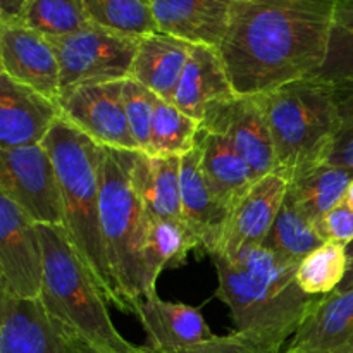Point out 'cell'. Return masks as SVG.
<instances>
[{"mask_svg": "<svg viewBox=\"0 0 353 353\" xmlns=\"http://www.w3.org/2000/svg\"><path fill=\"white\" fill-rule=\"evenodd\" d=\"M348 269L347 245L326 241L296 265V283L312 296H323L340 288Z\"/></svg>", "mask_w": 353, "mask_h": 353, "instance_id": "cell-29", "label": "cell"}, {"mask_svg": "<svg viewBox=\"0 0 353 353\" xmlns=\"http://www.w3.org/2000/svg\"><path fill=\"white\" fill-rule=\"evenodd\" d=\"M317 79L327 83L353 78V0H336L326 62Z\"/></svg>", "mask_w": 353, "mask_h": 353, "instance_id": "cell-31", "label": "cell"}, {"mask_svg": "<svg viewBox=\"0 0 353 353\" xmlns=\"http://www.w3.org/2000/svg\"><path fill=\"white\" fill-rule=\"evenodd\" d=\"M202 126L168 100H157L152 123L148 155L152 157H183L196 147Z\"/></svg>", "mask_w": 353, "mask_h": 353, "instance_id": "cell-27", "label": "cell"}, {"mask_svg": "<svg viewBox=\"0 0 353 353\" xmlns=\"http://www.w3.org/2000/svg\"><path fill=\"white\" fill-rule=\"evenodd\" d=\"M147 345L155 352H171L205 341L214 336L200 309L179 302H165L157 292L145 295L134 307Z\"/></svg>", "mask_w": 353, "mask_h": 353, "instance_id": "cell-16", "label": "cell"}, {"mask_svg": "<svg viewBox=\"0 0 353 353\" xmlns=\"http://www.w3.org/2000/svg\"><path fill=\"white\" fill-rule=\"evenodd\" d=\"M61 62V93L85 85L131 78L140 38L88 24L69 37L54 40Z\"/></svg>", "mask_w": 353, "mask_h": 353, "instance_id": "cell-7", "label": "cell"}, {"mask_svg": "<svg viewBox=\"0 0 353 353\" xmlns=\"http://www.w3.org/2000/svg\"><path fill=\"white\" fill-rule=\"evenodd\" d=\"M123 99L131 134H133L140 152L147 154L148 147H150L152 123H154L155 105H157L159 97L148 88H145L137 79L128 78L123 83Z\"/></svg>", "mask_w": 353, "mask_h": 353, "instance_id": "cell-32", "label": "cell"}, {"mask_svg": "<svg viewBox=\"0 0 353 353\" xmlns=\"http://www.w3.org/2000/svg\"><path fill=\"white\" fill-rule=\"evenodd\" d=\"M43 274L40 226L0 193V296L40 300Z\"/></svg>", "mask_w": 353, "mask_h": 353, "instance_id": "cell-9", "label": "cell"}, {"mask_svg": "<svg viewBox=\"0 0 353 353\" xmlns=\"http://www.w3.org/2000/svg\"><path fill=\"white\" fill-rule=\"evenodd\" d=\"M41 145L57 171L64 207L62 228L72 248L97 279L107 302L128 312L107 257L100 224L102 147L64 117L55 123Z\"/></svg>", "mask_w": 353, "mask_h": 353, "instance_id": "cell-3", "label": "cell"}, {"mask_svg": "<svg viewBox=\"0 0 353 353\" xmlns=\"http://www.w3.org/2000/svg\"><path fill=\"white\" fill-rule=\"evenodd\" d=\"M286 192L288 181L279 172L259 178L230 210L219 248L212 255L234 257L245 248L264 243L281 210Z\"/></svg>", "mask_w": 353, "mask_h": 353, "instance_id": "cell-13", "label": "cell"}, {"mask_svg": "<svg viewBox=\"0 0 353 353\" xmlns=\"http://www.w3.org/2000/svg\"><path fill=\"white\" fill-rule=\"evenodd\" d=\"M352 178L353 172L326 162L288 179L286 195L317 224L330 210L343 203Z\"/></svg>", "mask_w": 353, "mask_h": 353, "instance_id": "cell-24", "label": "cell"}, {"mask_svg": "<svg viewBox=\"0 0 353 353\" xmlns=\"http://www.w3.org/2000/svg\"><path fill=\"white\" fill-rule=\"evenodd\" d=\"M61 117L59 100L0 72V150L41 145Z\"/></svg>", "mask_w": 353, "mask_h": 353, "instance_id": "cell-14", "label": "cell"}, {"mask_svg": "<svg viewBox=\"0 0 353 353\" xmlns=\"http://www.w3.org/2000/svg\"><path fill=\"white\" fill-rule=\"evenodd\" d=\"M333 85L340 128H338L336 140L331 152L330 164L353 172V78L333 83Z\"/></svg>", "mask_w": 353, "mask_h": 353, "instance_id": "cell-33", "label": "cell"}, {"mask_svg": "<svg viewBox=\"0 0 353 353\" xmlns=\"http://www.w3.org/2000/svg\"><path fill=\"white\" fill-rule=\"evenodd\" d=\"M210 259L217 272V296L230 310L234 331L281 353L319 300L296 283L299 264L264 243L234 257Z\"/></svg>", "mask_w": 353, "mask_h": 353, "instance_id": "cell-2", "label": "cell"}, {"mask_svg": "<svg viewBox=\"0 0 353 353\" xmlns=\"http://www.w3.org/2000/svg\"><path fill=\"white\" fill-rule=\"evenodd\" d=\"M0 353H68L40 300L0 296Z\"/></svg>", "mask_w": 353, "mask_h": 353, "instance_id": "cell-18", "label": "cell"}, {"mask_svg": "<svg viewBox=\"0 0 353 353\" xmlns=\"http://www.w3.org/2000/svg\"><path fill=\"white\" fill-rule=\"evenodd\" d=\"M181 210L183 221L202 241V250L212 255L219 248L230 209L214 196L200 168V148L181 157Z\"/></svg>", "mask_w": 353, "mask_h": 353, "instance_id": "cell-20", "label": "cell"}, {"mask_svg": "<svg viewBox=\"0 0 353 353\" xmlns=\"http://www.w3.org/2000/svg\"><path fill=\"white\" fill-rule=\"evenodd\" d=\"M65 341V350L68 353H110L102 350V348L95 347V345L88 343V341L81 340V338L76 336H64Z\"/></svg>", "mask_w": 353, "mask_h": 353, "instance_id": "cell-37", "label": "cell"}, {"mask_svg": "<svg viewBox=\"0 0 353 353\" xmlns=\"http://www.w3.org/2000/svg\"><path fill=\"white\" fill-rule=\"evenodd\" d=\"M133 185L148 216L183 221L181 157H152L137 152Z\"/></svg>", "mask_w": 353, "mask_h": 353, "instance_id": "cell-23", "label": "cell"}, {"mask_svg": "<svg viewBox=\"0 0 353 353\" xmlns=\"http://www.w3.org/2000/svg\"><path fill=\"white\" fill-rule=\"evenodd\" d=\"M262 97L276 154V172L286 181L330 162L340 116L333 83L300 79Z\"/></svg>", "mask_w": 353, "mask_h": 353, "instance_id": "cell-5", "label": "cell"}, {"mask_svg": "<svg viewBox=\"0 0 353 353\" xmlns=\"http://www.w3.org/2000/svg\"><path fill=\"white\" fill-rule=\"evenodd\" d=\"M345 203H347L348 207H350V209L353 210V178H352V181H350V185H348V190H347V195H345V200H343Z\"/></svg>", "mask_w": 353, "mask_h": 353, "instance_id": "cell-39", "label": "cell"}, {"mask_svg": "<svg viewBox=\"0 0 353 353\" xmlns=\"http://www.w3.org/2000/svg\"><path fill=\"white\" fill-rule=\"evenodd\" d=\"M0 193L38 226L64 224L57 171L43 145L0 150Z\"/></svg>", "mask_w": 353, "mask_h": 353, "instance_id": "cell-8", "label": "cell"}, {"mask_svg": "<svg viewBox=\"0 0 353 353\" xmlns=\"http://www.w3.org/2000/svg\"><path fill=\"white\" fill-rule=\"evenodd\" d=\"M124 81L65 90L59 97V105L62 117L100 147L140 152L128 123L123 99Z\"/></svg>", "mask_w": 353, "mask_h": 353, "instance_id": "cell-11", "label": "cell"}, {"mask_svg": "<svg viewBox=\"0 0 353 353\" xmlns=\"http://www.w3.org/2000/svg\"><path fill=\"white\" fill-rule=\"evenodd\" d=\"M199 248H202V241L185 221L150 217L143 254L147 295L155 292L157 279L164 269L183 264L190 252Z\"/></svg>", "mask_w": 353, "mask_h": 353, "instance_id": "cell-25", "label": "cell"}, {"mask_svg": "<svg viewBox=\"0 0 353 353\" xmlns=\"http://www.w3.org/2000/svg\"><path fill=\"white\" fill-rule=\"evenodd\" d=\"M319 353H353V347L343 348V350H333V352H319Z\"/></svg>", "mask_w": 353, "mask_h": 353, "instance_id": "cell-40", "label": "cell"}, {"mask_svg": "<svg viewBox=\"0 0 353 353\" xmlns=\"http://www.w3.org/2000/svg\"><path fill=\"white\" fill-rule=\"evenodd\" d=\"M234 95L236 93L231 86L219 48L193 45L172 103L202 123L209 107L233 99Z\"/></svg>", "mask_w": 353, "mask_h": 353, "instance_id": "cell-17", "label": "cell"}, {"mask_svg": "<svg viewBox=\"0 0 353 353\" xmlns=\"http://www.w3.org/2000/svg\"><path fill=\"white\" fill-rule=\"evenodd\" d=\"M137 152L102 147L100 162V224L107 257L128 312L147 295L145 243L150 216L133 185Z\"/></svg>", "mask_w": 353, "mask_h": 353, "instance_id": "cell-6", "label": "cell"}, {"mask_svg": "<svg viewBox=\"0 0 353 353\" xmlns=\"http://www.w3.org/2000/svg\"><path fill=\"white\" fill-rule=\"evenodd\" d=\"M0 72L41 95L61 97V62L54 40L19 21L0 23Z\"/></svg>", "mask_w": 353, "mask_h": 353, "instance_id": "cell-12", "label": "cell"}, {"mask_svg": "<svg viewBox=\"0 0 353 353\" xmlns=\"http://www.w3.org/2000/svg\"><path fill=\"white\" fill-rule=\"evenodd\" d=\"M90 21L97 26L143 38L157 33L150 0H83Z\"/></svg>", "mask_w": 353, "mask_h": 353, "instance_id": "cell-30", "label": "cell"}, {"mask_svg": "<svg viewBox=\"0 0 353 353\" xmlns=\"http://www.w3.org/2000/svg\"><path fill=\"white\" fill-rule=\"evenodd\" d=\"M347 255H348L347 274H345L343 283H341L340 288H338L336 292H347V290H353V241L350 245H347Z\"/></svg>", "mask_w": 353, "mask_h": 353, "instance_id": "cell-38", "label": "cell"}, {"mask_svg": "<svg viewBox=\"0 0 353 353\" xmlns=\"http://www.w3.org/2000/svg\"><path fill=\"white\" fill-rule=\"evenodd\" d=\"M234 0H150L161 33L190 45L216 47L228 33Z\"/></svg>", "mask_w": 353, "mask_h": 353, "instance_id": "cell-15", "label": "cell"}, {"mask_svg": "<svg viewBox=\"0 0 353 353\" xmlns=\"http://www.w3.org/2000/svg\"><path fill=\"white\" fill-rule=\"evenodd\" d=\"M323 243L326 241L317 231V224L286 195L264 245L278 252L281 257L300 264V261H303L310 252L319 248Z\"/></svg>", "mask_w": 353, "mask_h": 353, "instance_id": "cell-26", "label": "cell"}, {"mask_svg": "<svg viewBox=\"0 0 353 353\" xmlns=\"http://www.w3.org/2000/svg\"><path fill=\"white\" fill-rule=\"evenodd\" d=\"M19 23L50 40H61L86 28L92 21L83 0H30Z\"/></svg>", "mask_w": 353, "mask_h": 353, "instance_id": "cell-28", "label": "cell"}, {"mask_svg": "<svg viewBox=\"0 0 353 353\" xmlns=\"http://www.w3.org/2000/svg\"><path fill=\"white\" fill-rule=\"evenodd\" d=\"M145 353H274L269 348L262 347V345L255 343L250 338L243 336V334L233 333L224 334V336H216L205 341H200V343L192 345V347L179 348V350H171V352H155L150 348L143 347Z\"/></svg>", "mask_w": 353, "mask_h": 353, "instance_id": "cell-34", "label": "cell"}, {"mask_svg": "<svg viewBox=\"0 0 353 353\" xmlns=\"http://www.w3.org/2000/svg\"><path fill=\"white\" fill-rule=\"evenodd\" d=\"M196 145L200 148V168L205 181L214 196L231 210L257 181V176L223 134L200 130Z\"/></svg>", "mask_w": 353, "mask_h": 353, "instance_id": "cell-22", "label": "cell"}, {"mask_svg": "<svg viewBox=\"0 0 353 353\" xmlns=\"http://www.w3.org/2000/svg\"><path fill=\"white\" fill-rule=\"evenodd\" d=\"M317 231L324 241L350 245L353 241V210L347 203H340L317 223Z\"/></svg>", "mask_w": 353, "mask_h": 353, "instance_id": "cell-35", "label": "cell"}, {"mask_svg": "<svg viewBox=\"0 0 353 353\" xmlns=\"http://www.w3.org/2000/svg\"><path fill=\"white\" fill-rule=\"evenodd\" d=\"M200 126L228 138L257 179L276 172L274 143L261 95H234L233 99L214 103Z\"/></svg>", "mask_w": 353, "mask_h": 353, "instance_id": "cell-10", "label": "cell"}, {"mask_svg": "<svg viewBox=\"0 0 353 353\" xmlns=\"http://www.w3.org/2000/svg\"><path fill=\"white\" fill-rule=\"evenodd\" d=\"M193 45L157 31L140 38L131 78L154 92L159 99L172 102Z\"/></svg>", "mask_w": 353, "mask_h": 353, "instance_id": "cell-21", "label": "cell"}, {"mask_svg": "<svg viewBox=\"0 0 353 353\" xmlns=\"http://www.w3.org/2000/svg\"><path fill=\"white\" fill-rule=\"evenodd\" d=\"M30 0H0V23L19 21Z\"/></svg>", "mask_w": 353, "mask_h": 353, "instance_id": "cell-36", "label": "cell"}, {"mask_svg": "<svg viewBox=\"0 0 353 353\" xmlns=\"http://www.w3.org/2000/svg\"><path fill=\"white\" fill-rule=\"evenodd\" d=\"M45 252L40 302L62 336H76L110 353H145L114 326L107 299L72 248L62 226H40Z\"/></svg>", "mask_w": 353, "mask_h": 353, "instance_id": "cell-4", "label": "cell"}, {"mask_svg": "<svg viewBox=\"0 0 353 353\" xmlns=\"http://www.w3.org/2000/svg\"><path fill=\"white\" fill-rule=\"evenodd\" d=\"M353 347V290L319 296L285 353H319Z\"/></svg>", "mask_w": 353, "mask_h": 353, "instance_id": "cell-19", "label": "cell"}, {"mask_svg": "<svg viewBox=\"0 0 353 353\" xmlns=\"http://www.w3.org/2000/svg\"><path fill=\"white\" fill-rule=\"evenodd\" d=\"M336 0H234L219 45L236 95H265L316 78L330 45Z\"/></svg>", "mask_w": 353, "mask_h": 353, "instance_id": "cell-1", "label": "cell"}]
</instances>
